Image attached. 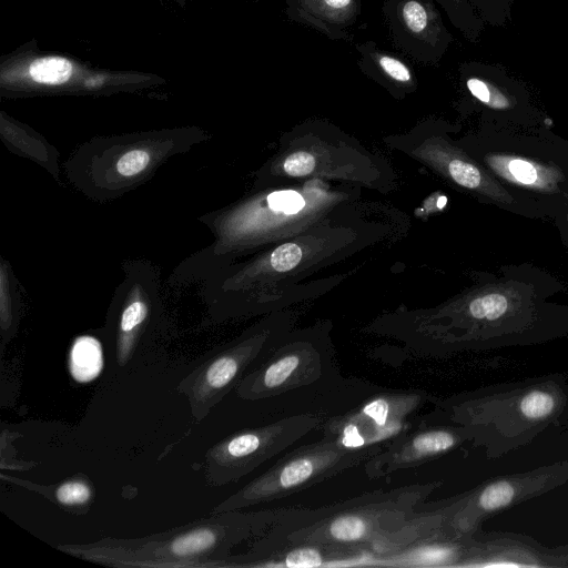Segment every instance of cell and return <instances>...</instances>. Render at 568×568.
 <instances>
[{"label":"cell","instance_id":"2","mask_svg":"<svg viewBox=\"0 0 568 568\" xmlns=\"http://www.w3.org/2000/svg\"><path fill=\"white\" fill-rule=\"evenodd\" d=\"M440 481L379 489L320 508H280L273 525L254 541L274 546L317 544L361 550L397 528Z\"/></svg>","mask_w":568,"mask_h":568},{"label":"cell","instance_id":"22","mask_svg":"<svg viewBox=\"0 0 568 568\" xmlns=\"http://www.w3.org/2000/svg\"><path fill=\"white\" fill-rule=\"evenodd\" d=\"M484 22L490 27L504 28L511 19L515 0H468Z\"/></svg>","mask_w":568,"mask_h":568},{"label":"cell","instance_id":"16","mask_svg":"<svg viewBox=\"0 0 568 568\" xmlns=\"http://www.w3.org/2000/svg\"><path fill=\"white\" fill-rule=\"evenodd\" d=\"M464 540L465 537L456 536L445 529L443 532L398 552L371 558L367 560V565L389 567L463 566L469 554Z\"/></svg>","mask_w":568,"mask_h":568},{"label":"cell","instance_id":"6","mask_svg":"<svg viewBox=\"0 0 568 568\" xmlns=\"http://www.w3.org/2000/svg\"><path fill=\"white\" fill-rule=\"evenodd\" d=\"M333 349L324 332L286 336L242 377L236 394L258 400L297 390L323 379L333 371Z\"/></svg>","mask_w":568,"mask_h":568},{"label":"cell","instance_id":"27","mask_svg":"<svg viewBox=\"0 0 568 568\" xmlns=\"http://www.w3.org/2000/svg\"><path fill=\"white\" fill-rule=\"evenodd\" d=\"M283 168L288 175L303 176L314 170L315 159L305 151H298L286 158Z\"/></svg>","mask_w":568,"mask_h":568},{"label":"cell","instance_id":"20","mask_svg":"<svg viewBox=\"0 0 568 568\" xmlns=\"http://www.w3.org/2000/svg\"><path fill=\"white\" fill-rule=\"evenodd\" d=\"M29 74L38 83L58 85L72 77L73 64L61 57L40 58L29 65Z\"/></svg>","mask_w":568,"mask_h":568},{"label":"cell","instance_id":"25","mask_svg":"<svg viewBox=\"0 0 568 568\" xmlns=\"http://www.w3.org/2000/svg\"><path fill=\"white\" fill-rule=\"evenodd\" d=\"M302 257V251L294 243L276 247L271 255V265L275 271L285 272L295 267Z\"/></svg>","mask_w":568,"mask_h":568},{"label":"cell","instance_id":"14","mask_svg":"<svg viewBox=\"0 0 568 568\" xmlns=\"http://www.w3.org/2000/svg\"><path fill=\"white\" fill-rule=\"evenodd\" d=\"M363 0H286L285 13L331 40L351 41Z\"/></svg>","mask_w":568,"mask_h":568},{"label":"cell","instance_id":"7","mask_svg":"<svg viewBox=\"0 0 568 568\" xmlns=\"http://www.w3.org/2000/svg\"><path fill=\"white\" fill-rule=\"evenodd\" d=\"M321 422L316 415L300 414L224 438L205 455L206 481L214 486L237 481L317 428Z\"/></svg>","mask_w":568,"mask_h":568},{"label":"cell","instance_id":"21","mask_svg":"<svg viewBox=\"0 0 568 568\" xmlns=\"http://www.w3.org/2000/svg\"><path fill=\"white\" fill-rule=\"evenodd\" d=\"M89 479L80 476L67 479L54 487L53 499L62 507L80 509L88 507L93 497Z\"/></svg>","mask_w":568,"mask_h":568},{"label":"cell","instance_id":"3","mask_svg":"<svg viewBox=\"0 0 568 568\" xmlns=\"http://www.w3.org/2000/svg\"><path fill=\"white\" fill-rule=\"evenodd\" d=\"M474 158L531 212L556 217L568 204V142L546 125L486 122Z\"/></svg>","mask_w":568,"mask_h":568},{"label":"cell","instance_id":"24","mask_svg":"<svg viewBox=\"0 0 568 568\" xmlns=\"http://www.w3.org/2000/svg\"><path fill=\"white\" fill-rule=\"evenodd\" d=\"M267 204L274 211L295 214L305 206V201L300 193L284 190L271 193L267 196Z\"/></svg>","mask_w":568,"mask_h":568},{"label":"cell","instance_id":"5","mask_svg":"<svg viewBox=\"0 0 568 568\" xmlns=\"http://www.w3.org/2000/svg\"><path fill=\"white\" fill-rule=\"evenodd\" d=\"M385 445L349 447L324 435L320 440L283 456L265 473L215 506L212 513L239 510L285 498L366 463Z\"/></svg>","mask_w":568,"mask_h":568},{"label":"cell","instance_id":"9","mask_svg":"<svg viewBox=\"0 0 568 568\" xmlns=\"http://www.w3.org/2000/svg\"><path fill=\"white\" fill-rule=\"evenodd\" d=\"M463 91L486 118L499 125H545L526 84L499 64L466 61L458 69Z\"/></svg>","mask_w":568,"mask_h":568},{"label":"cell","instance_id":"15","mask_svg":"<svg viewBox=\"0 0 568 568\" xmlns=\"http://www.w3.org/2000/svg\"><path fill=\"white\" fill-rule=\"evenodd\" d=\"M466 499L467 497H464L434 509L415 510L397 528L382 536L368 547L366 565L371 558L398 552L443 532Z\"/></svg>","mask_w":568,"mask_h":568},{"label":"cell","instance_id":"12","mask_svg":"<svg viewBox=\"0 0 568 568\" xmlns=\"http://www.w3.org/2000/svg\"><path fill=\"white\" fill-rule=\"evenodd\" d=\"M464 435L463 429L448 426H429L404 433L371 457L365 463V471L371 478H381L419 466L448 453L463 440Z\"/></svg>","mask_w":568,"mask_h":568},{"label":"cell","instance_id":"13","mask_svg":"<svg viewBox=\"0 0 568 568\" xmlns=\"http://www.w3.org/2000/svg\"><path fill=\"white\" fill-rule=\"evenodd\" d=\"M367 554L317 544L266 546L253 541L248 551L231 555L224 567H345L365 566Z\"/></svg>","mask_w":568,"mask_h":568},{"label":"cell","instance_id":"1","mask_svg":"<svg viewBox=\"0 0 568 568\" xmlns=\"http://www.w3.org/2000/svg\"><path fill=\"white\" fill-rule=\"evenodd\" d=\"M275 518L276 509L212 513L207 518L141 538H103L58 549L111 567H224L234 547L263 535Z\"/></svg>","mask_w":568,"mask_h":568},{"label":"cell","instance_id":"19","mask_svg":"<svg viewBox=\"0 0 568 568\" xmlns=\"http://www.w3.org/2000/svg\"><path fill=\"white\" fill-rule=\"evenodd\" d=\"M450 23L470 42L478 43L486 23L468 0H436Z\"/></svg>","mask_w":568,"mask_h":568},{"label":"cell","instance_id":"23","mask_svg":"<svg viewBox=\"0 0 568 568\" xmlns=\"http://www.w3.org/2000/svg\"><path fill=\"white\" fill-rule=\"evenodd\" d=\"M555 407V397L546 390H531L520 402V412L529 419L548 417Z\"/></svg>","mask_w":568,"mask_h":568},{"label":"cell","instance_id":"18","mask_svg":"<svg viewBox=\"0 0 568 568\" xmlns=\"http://www.w3.org/2000/svg\"><path fill=\"white\" fill-rule=\"evenodd\" d=\"M103 367V354L100 342L92 336L78 337L69 355V371L80 383L94 379Z\"/></svg>","mask_w":568,"mask_h":568},{"label":"cell","instance_id":"4","mask_svg":"<svg viewBox=\"0 0 568 568\" xmlns=\"http://www.w3.org/2000/svg\"><path fill=\"white\" fill-rule=\"evenodd\" d=\"M560 290L554 280L534 267L507 268L455 307L452 322L445 328L415 339L412 346L419 353L430 354L444 337L454 331H463L449 344L448 353L488 333L525 328L540 320L542 313L559 308L549 300Z\"/></svg>","mask_w":568,"mask_h":568},{"label":"cell","instance_id":"10","mask_svg":"<svg viewBox=\"0 0 568 568\" xmlns=\"http://www.w3.org/2000/svg\"><path fill=\"white\" fill-rule=\"evenodd\" d=\"M427 399L422 392L379 393L358 408L329 419L323 428L324 435L349 447L385 445L405 433Z\"/></svg>","mask_w":568,"mask_h":568},{"label":"cell","instance_id":"8","mask_svg":"<svg viewBox=\"0 0 568 568\" xmlns=\"http://www.w3.org/2000/svg\"><path fill=\"white\" fill-rule=\"evenodd\" d=\"M283 327L261 328L210 357L186 375L178 390L190 405L193 417L201 420L240 383L246 369L266 355L283 337Z\"/></svg>","mask_w":568,"mask_h":568},{"label":"cell","instance_id":"26","mask_svg":"<svg viewBox=\"0 0 568 568\" xmlns=\"http://www.w3.org/2000/svg\"><path fill=\"white\" fill-rule=\"evenodd\" d=\"M150 162V154L143 149L124 153L116 163L118 172L123 176H133L142 172Z\"/></svg>","mask_w":568,"mask_h":568},{"label":"cell","instance_id":"17","mask_svg":"<svg viewBox=\"0 0 568 568\" xmlns=\"http://www.w3.org/2000/svg\"><path fill=\"white\" fill-rule=\"evenodd\" d=\"M359 70L393 94L405 95L417 87L414 68L400 55L382 49L374 41L355 45Z\"/></svg>","mask_w":568,"mask_h":568},{"label":"cell","instance_id":"11","mask_svg":"<svg viewBox=\"0 0 568 568\" xmlns=\"http://www.w3.org/2000/svg\"><path fill=\"white\" fill-rule=\"evenodd\" d=\"M394 45L416 62L438 64L454 41L436 0H383Z\"/></svg>","mask_w":568,"mask_h":568},{"label":"cell","instance_id":"28","mask_svg":"<svg viewBox=\"0 0 568 568\" xmlns=\"http://www.w3.org/2000/svg\"><path fill=\"white\" fill-rule=\"evenodd\" d=\"M555 220L559 225L561 234L567 237L568 242V204L556 215Z\"/></svg>","mask_w":568,"mask_h":568}]
</instances>
